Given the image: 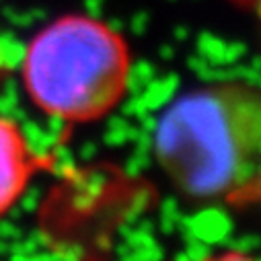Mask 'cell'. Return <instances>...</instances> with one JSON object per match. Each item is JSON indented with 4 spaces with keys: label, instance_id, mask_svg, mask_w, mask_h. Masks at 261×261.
Segmentation results:
<instances>
[{
    "label": "cell",
    "instance_id": "obj_1",
    "mask_svg": "<svg viewBox=\"0 0 261 261\" xmlns=\"http://www.w3.org/2000/svg\"><path fill=\"white\" fill-rule=\"evenodd\" d=\"M261 99L239 81L171 101L152 132V152L173 185L195 202L259 200Z\"/></svg>",
    "mask_w": 261,
    "mask_h": 261
},
{
    "label": "cell",
    "instance_id": "obj_2",
    "mask_svg": "<svg viewBox=\"0 0 261 261\" xmlns=\"http://www.w3.org/2000/svg\"><path fill=\"white\" fill-rule=\"evenodd\" d=\"M127 66L117 31L87 15H66L31 39L21 70L31 101L72 123L101 119L121 103Z\"/></svg>",
    "mask_w": 261,
    "mask_h": 261
},
{
    "label": "cell",
    "instance_id": "obj_3",
    "mask_svg": "<svg viewBox=\"0 0 261 261\" xmlns=\"http://www.w3.org/2000/svg\"><path fill=\"white\" fill-rule=\"evenodd\" d=\"M39 167H43V163L27 152L19 125L0 117V216L7 214L19 200L29 177Z\"/></svg>",
    "mask_w": 261,
    "mask_h": 261
},
{
    "label": "cell",
    "instance_id": "obj_4",
    "mask_svg": "<svg viewBox=\"0 0 261 261\" xmlns=\"http://www.w3.org/2000/svg\"><path fill=\"white\" fill-rule=\"evenodd\" d=\"M17 125H19V132H21V138L25 142L27 152L33 159H37L39 163H43V167H45L49 154L54 152V148L58 144H62L64 138L68 136L70 121L62 119L58 115H47L45 113V119L43 121L25 117Z\"/></svg>",
    "mask_w": 261,
    "mask_h": 261
},
{
    "label": "cell",
    "instance_id": "obj_5",
    "mask_svg": "<svg viewBox=\"0 0 261 261\" xmlns=\"http://www.w3.org/2000/svg\"><path fill=\"white\" fill-rule=\"evenodd\" d=\"M179 232H187L210 247L224 245L232 232V218L222 208H206L193 216H183Z\"/></svg>",
    "mask_w": 261,
    "mask_h": 261
},
{
    "label": "cell",
    "instance_id": "obj_6",
    "mask_svg": "<svg viewBox=\"0 0 261 261\" xmlns=\"http://www.w3.org/2000/svg\"><path fill=\"white\" fill-rule=\"evenodd\" d=\"M68 183H70V189H72V206L76 212H85V210H91L99 200L101 195L105 193L107 189V177L101 173V171H74L70 177H68Z\"/></svg>",
    "mask_w": 261,
    "mask_h": 261
},
{
    "label": "cell",
    "instance_id": "obj_7",
    "mask_svg": "<svg viewBox=\"0 0 261 261\" xmlns=\"http://www.w3.org/2000/svg\"><path fill=\"white\" fill-rule=\"evenodd\" d=\"M179 83H181L179 74H175V72H169L163 79L154 76L138 97L148 111H159L173 101V97L179 91Z\"/></svg>",
    "mask_w": 261,
    "mask_h": 261
},
{
    "label": "cell",
    "instance_id": "obj_8",
    "mask_svg": "<svg viewBox=\"0 0 261 261\" xmlns=\"http://www.w3.org/2000/svg\"><path fill=\"white\" fill-rule=\"evenodd\" d=\"M25 49L27 45L21 41L19 35H15L13 31H0V70H19L25 58Z\"/></svg>",
    "mask_w": 261,
    "mask_h": 261
},
{
    "label": "cell",
    "instance_id": "obj_9",
    "mask_svg": "<svg viewBox=\"0 0 261 261\" xmlns=\"http://www.w3.org/2000/svg\"><path fill=\"white\" fill-rule=\"evenodd\" d=\"M0 117H7L15 123H21L27 117L21 105L19 85L13 79H5L0 83Z\"/></svg>",
    "mask_w": 261,
    "mask_h": 261
},
{
    "label": "cell",
    "instance_id": "obj_10",
    "mask_svg": "<svg viewBox=\"0 0 261 261\" xmlns=\"http://www.w3.org/2000/svg\"><path fill=\"white\" fill-rule=\"evenodd\" d=\"M136 132H138V125H132L127 117L117 113V115H111L109 121H107V129L103 134V142L107 146H115L117 148V146H123L127 142H132Z\"/></svg>",
    "mask_w": 261,
    "mask_h": 261
},
{
    "label": "cell",
    "instance_id": "obj_11",
    "mask_svg": "<svg viewBox=\"0 0 261 261\" xmlns=\"http://www.w3.org/2000/svg\"><path fill=\"white\" fill-rule=\"evenodd\" d=\"M156 76V68L152 62H136V64H129L127 72H125V93L129 95H140L146 85Z\"/></svg>",
    "mask_w": 261,
    "mask_h": 261
},
{
    "label": "cell",
    "instance_id": "obj_12",
    "mask_svg": "<svg viewBox=\"0 0 261 261\" xmlns=\"http://www.w3.org/2000/svg\"><path fill=\"white\" fill-rule=\"evenodd\" d=\"M226 43L222 37L214 35V33H208V31H202L198 35V56H202L206 62L210 64H216V66H222L224 64V54H226Z\"/></svg>",
    "mask_w": 261,
    "mask_h": 261
},
{
    "label": "cell",
    "instance_id": "obj_13",
    "mask_svg": "<svg viewBox=\"0 0 261 261\" xmlns=\"http://www.w3.org/2000/svg\"><path fill=\"white\" fill-rule=\"evenodd\" d=\"M183 214L179 212V204L175 198H167L161 206V218H159V226L165 234H171L175 230H179Z\"/></svg>",
    "mask_w": 261,
    "mask_h": 261
},
{
    "label": "cell",
    "instance_id": "obj_14",
    "mask_svg": "<svg viewBox=\"0 0 261 261\" xmlns=\"http://www.w3.org/2000/svg\"><path fill=\"white\" fill-rule=\"evenodd\" d=\"M183 234V241H185V253H179L175 255V259H189V261H202V259H208L212 257V247L202 243L200 239H195L187 232H181Z\"/></svg>",
    "mask_w": 261,
    "mask_h": 261
},
{
    "label": "cell",
    "instance_id": "obj_15",
    "mask_svg": "<svg viewBox=\"0 0 261 261\" xmlns=\"http://www.w3.org/2000/svg\"><path fill=\"white\" fill-rule=\"evenodd\" d=\"M152 195H154L152 189H140L138 193H134L132 202H129V206H127V210H125L123 220L129 222V224H134V222H136V220L150 208V204H152Z\"/></svg>",
    "mask_w": 261,
    "mask_h": 261
},
{
    "label": "cell",
    "instance_id": "obj_16",
    "mask_svg": "<svg viewBox=\"0 0 261 261\" xmlns=\"http://www.w3.org/2000/svg\"><path fill=\"white\" fill-rule=\"evenodd\" d=\"M7 21H11L15 27H21V29H27L35 23H39L41 19H45V13L41 9H31V11H13V9H5L3 11Z\"/></svg>",
    "mask_w": 261,
    "mask_h": 261
},
{
    "label": "cell",
    "instance_id": "obj_17",
    "mask_svg": "<svg viewBox=\"0 0 261 261\" xmlns=\"http://www.w3.org/2000/svg\"><path fill=\"white\" fill-rule=\"evenodd\" d=\"M148 165H150V152H144V150H136L134 148L132 156L127 159V163L123 167V171H125L127 177L134 179V177H140L148 169Z\"/></svg>",
    "mask_w": 261,
    "mask_h": 261
},
{
    "label": "cell",
    "instance_id": "obj_18",
    "mask_svg": "<svg viewBox=\"0 0 261 261\" xmlns=\"http://www.w3.org/2000/svg\"><path fill=\"white\" fill-rule=\"evenodd\" d=\"M21 237H23V230L15 222V218H7V214L0 216V239H5V241H17Z\"/></svg>",
    "mask_w": 261,
    "mask_h": 261
},
{
    "label": "cell",
    "instance_id": "obj_19",
    "mask_svg": "<svg viewBox=\"0 0 261 261\" xmlns=\"http://www.w3.org/2000/svg\"><path fill=\"white\" fill-rule=\"evenodd\" d=\"M247 56V45L241 41H228L226 43V54H224V64H237Z\"/></svg>",
    "mask_w": 261,
    "mask_h": 261
},
{
    "label": "cell",
    "instance_id": "obj_20",
    "mask_svg": "<svg viewBox=\"0 0 261 261\" xmlns=\"http://www.w3.org/2000/svg\"><path fill=\"white\" fill-rule=\"evenodd\" d=\"M148 23H150V15L140 11V13H136L132 17V21H129V29H132L136 35H144L146 29H148Z\"/></svg>",
    "mask_w": 261,
    "mask_h": 261
},
{
    "label": "cell",
    "instance_id": "obj_21",
    "mask_svg": "<svg viewBox=\"0 0 261 261\" xmlns=\"http://www.w3.org/2000/svg\"><path fill=\"white\" fill-rule=\"evenodd\" d=\"M103 7H105V0H85V15L93 19H101Z\"/></svg>",
    "mask_w": 261,
    "mask_h": 261
},
{
    "label": "cell",
    "instance_id": "obj_22",
    "mask_svg": "<svg viewBox=\"0 0 261 261\" xmlns=\"http://www.w3.org/2000/svg\"><path fill=\"white\" fill-rule=\"evenodd\" d=\"M95 154H97V142H85L79 150V156L83 163H91L95 159Z\"/></svg>",
    "mask_w": 261,
    "mask_h": 261
},
{
    "label": "cell",
    "instance_id": "obj_23",
    "mask_svg": "<svg viewBox=\"0 0 261 261\" xmlns=\"http://www.w3.org/2000/svg\"><path fill=\"white\" fill-rule=\"evenodd\" d=\"M230 3H234L237 7H241L245 11H251L253 15L259 13V0H230Z\"/></svg>",
    "mask_w": 261,
    "mask_h": 261
},
{
    "label": "cell",
    "instance_id": "obj_24",
    "mask_svg": "<svg viewBox=\"0 0 261 261\" xmlns=\"http://www.w3.org/2000/svg\"><path fill=\"white\" fill-rule=\"evenodd\" d=\"M159 54H161V58H165V60H171V58H173V54H175V49H173L171 45H161Z\"/></svg>",
    "mask_w": 261,
    "mask_h": 261
},
{
    "label": "cell",
    "instance_id": "obj_25",
    "mask_svg": "<svg viewBox=\"0 0 261 261\" xmlns=\"http://www.w3.org/2000/svg\"><path fill=\"white\" fill-rule=\"evenodd\" d=\"M175 37L177 39H185L187 37V27H175Z\"/></svg>",
    "mask_w": 261,
    "mask_h": 261
}]
</instances>
